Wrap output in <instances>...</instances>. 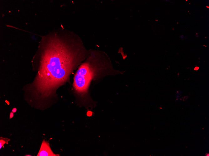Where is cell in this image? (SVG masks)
<instances>
[{
  "instance_id": "obj_1",
  "label": "cell",
  "mask_w": 209,
  "mask_h": 156,
  "mask_svg": "<svg viewBox=\"0 0 209 156\" xmlns=\"http://www.w3.org/2000/svg\"><path fill=\"white\" fill-rule=\"evenodd\" d=\"M90 54L80 36L62 26L42 36L33 58L36 75L23 88L26 100L41 110L54 104L57 90L70 82L71 74Z\"/></svg>"
},
{
  "instance_id": "obj_2",
  "label": "cell",
  "mask_w": 209,
  "mask_h": 156,
  "mask_svg": "<svg viewBox=\"0 0 209 156\" xmlns=\"http://www.w3.org/2000/svg\"><path fill=\"white\" fill-rule=\"evenodd\" d=\"M90 55L77 68L73 78L72 87L77 106L87 111L92 108L94 102L89 88L92 82L108 73L110 65L102 53L90 50Z\"/></svg>"
},
{
  "instance_id": "obj_3",
  "label": "cell",
  "mask_w": 209,
  "mask_h": 156,
  "mask_svg": "<svg viewBox=\"0 0 209 156\" xmlns=\"http://www.w3.org/2000/svg\"><path fill=\"white\" fill-rule=\"evenodd\" d=\"M59 154H54L52 150L49 143L43 140L37 156H59Z\"/></svg>"
},
{
  "instance_id": "obj_4",
  "label": "cell",
  "mask_w": 209,
  "mask_h": 156,
  "mask_svg": "<svg viewBox=\"0 0 209 156\" xmlns=\"http://www.w3.org/2000/svg\"><path fill=\"white\" fill-rule=\"evenodd\" d=\"M10 139L6 138L0 137V149H1L3 146L6 143L8 144Z\"/></svg>"
}]
</instances>
